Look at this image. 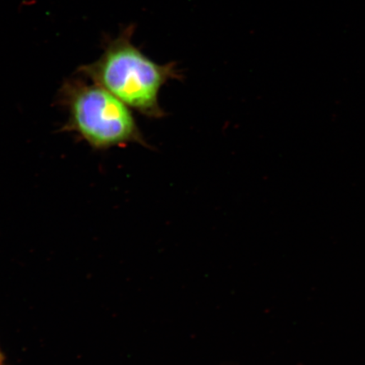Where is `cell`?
<instances>
[{"label":"cell","mask_w":365,"mask_h":365,"mask_svg":"<svg viewBox=\"0 0 365 365\" xmlns=\"http://www.w3.org/2000/svg\"><path fill=\"white\" fill-rule=\"evenodd\" d=\"M135 27L130 25L115 38L104 42L97 61L78 68L81 76L102 86L145 117L166 115L159 104V93L167 82L181 80L175 62L158 65L132 42Z\"/></svg>","instance_id":"1"},{"label":"cell","mask_w":365,"mask_h":365,"mask_svg":"<svg viewBox=\"0 0 365 365\" xmlns=\"http://www.w3.org/2000/svg\"><path fill=\"white\" fill-rule=\"evenodd\" d=\"M57 102L68 114L61 131L75 133L93 150L124 148L130 143L150 148L131 108L85 77L63 82Z\"/></svg>","instance_id":"2"},{"label":"cell","mask_w":365,"mask_h":365,"mask_svg":"<svg viewBox=\"0 0 365 365\" xmlns=\"http://www.w3.org/2000/svg\"><path fill=\"white\" fill-rule=\"evenodd\" d=\"M0 365H4L2 361H1V359H0Z\"/></svg>","instance_id":"3"}]
</instances>
